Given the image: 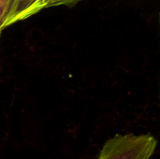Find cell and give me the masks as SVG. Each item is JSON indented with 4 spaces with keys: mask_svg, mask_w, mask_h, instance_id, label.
Returning <instances> with one entry per match:
<instances>
[{
    "mask_svg": "<svg viewBox=\"0 0 160 159\" xmlns=\"http://www.w3.org/2000/svg\"><path fill=\"white\" fill-rule=\"evenodd\" d=\"M157 145L151 134H118L104 143L98 159H151Z\"/></svg>",
    "mask_w": 160,
    "mask_h": 159,
    "instance_id": "1",
    "label": "cell"
},
{
    "mask_svg": "<svg viewBox=\"0 0 160 159\" xmlns=\"http://www.w3.org/2000/svg\"><path fill=\"white\" fill-rule=\"evenodd\" d=\"M40 1L41 0H12L6 24L7 27L36 14V8Z\"/></svg>",
    "mask_w": 160,
    "mask_h": 159,
    "instance_id": "2",
    "label": "cell"
},
{
    "mask_svg": "<svg viewBox=\"0 0 160 159\" xmlns=\"http://www.w3.org/2000/svg\"><path fill=\"white\" fill-rule=\"evenodd\" d=\"M12 0H0V36L3 30L7 27V21L8 18Z\"/></svg>",
    "mask_w": 160,
    "mask_h": 159,
    "instance_id": "3",
    "label": "cell"
},
{
    "mask_svg": "<svg viewBox=\"0 0 160 159\" xmlns=\"http://www.w3.org/2000/svg\"><path fill=\"white\" fill-rule=\"evenodd\" d=\"M80 0H41L39 4L38 5L36 8V13L40 11L43 8H47L50 7H55V6H73Z\"/></svg>",
    "mask_w": 160,
    "mask_h": 159,
    "instance_id": "4",
    "label": "cell"
}]
</instances>
